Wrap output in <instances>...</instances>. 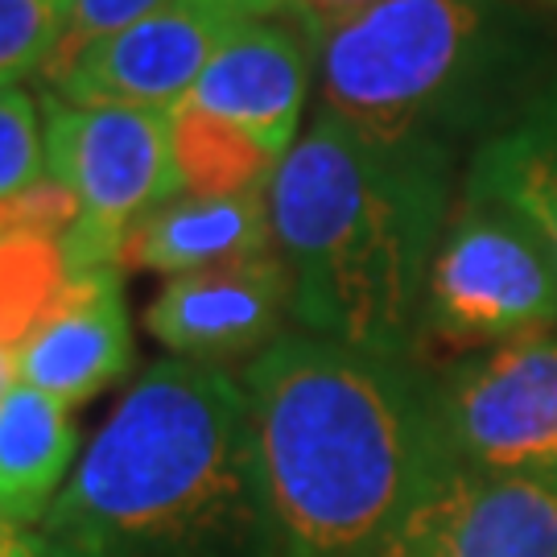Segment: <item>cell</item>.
<instances>
[{"instance_id": "cell-20", "label": "cell", "mask_w": 557, "mask_h": 557, "mask_svg": "<svg viewBox=\"0 0 557 557\" xmlns=\"http://www.w3.org/2000/svg\"><path fill=\"white\" fill-rule=\"evenodd\" d=\"M165 4H174V0H75V4H71L66 38H62V46L54 50V59H50L46 71H54V66H62L66 59H75L79 50H87V46H96V41H103V38H112V34L137 25V21L153 17ZM46 71H41V75H46Z\"/></svg>"}, {"instance_id": "cell-7", "label": "cell", "mask_w": 557, "mask_h": 557, "mask_svg": "<svg viewBox=\"0 0 557 557\" xmlns=\"http://www.w3.org/2000/svg\"><path fill=\"white\" fill-rule=\"evenodd\" d=\"M450 462L557 487V331L475 351L430 384Z\"/></svg>"}, {"instance_id": "cell-15", "label": "cell", "mask_w": 557, "mask_h": 557, "mask_svg": "<svg viewBox=\"0 0 557 557\" xmlns=\"http://www.w3.org/2000/svg\"><path fill=\"white\" fill-rule=\"evenodd\" d=\"M467 195L492 199L529 223L557 260V120H533L479 149Z\"/></svg>"}, {"instance_id": "cell-9", "label": "cell", "mask_w": 557, "mask_h": 557, "mask_svg": "<svg viewBox=\"0 0 557 557\" xmlns=\"http://www.w3.org/2000/svg\"><path fill=\"white\" fill-rule=\"evenodd\" d=\"M294 314V277L281 252L232 260L161 285L145 310V331L174 359L227 363L273 347Z\"/></svg>"}, {"instance_id": "cell-21", "label": "cell", "mask_w": 557, "mask_h": 557, "mask_svg": "<svg viewBox=\"0 0 557 557\" xmlns=\"http://www.w3.org/2000/svg\"><path fill=\"white\" fill-rule=\"evenodd\" d=\"M380 0H289V9H298L301 17L310 21L319 34L326 29H335L343 21L359 17V13H368V9H376Z\"/></svg>"}, {"instance_id": "cell-5", "label": "cell", "mask_w": 557, "mask_h": 557, "mask_svg": "<svg viewBox=\"0 0 557 557\" xmlns=\"http://www.w3.org/2000/svg\"><path fill=\"white\" fill-rule=\"evenodd\" d=\"M46 170L79 207L62 236L66 273L120 269L124 239L149 211L178 199L174 124L161 108H79L59 96L41 100Z\"/></svg>"}, {"instance_id": "cell-3", "label": "cell", "mask_w": 557, "mask_h": 557, "mask_svg": "<svg viewBox=\"0 0 557 557\" xmlns=\"http://www.w3.org/2000/svg\"><path fill=\"white\" fill-rule=\"evenodd\" d=\"M269 202L301 331L380 359L413 356L446 211L438 153L380 149L322 112L285 153Z\"/></svg>"}, {"instance_id": "cell-19", "label": "cell", "mask_w": 557, "mask_h": 557, "mask_svg": "<svg viewBox=\"0 0 557 557\" xmlns=\"http://www.w3.org/2000/svg\"><path fill=\"white\" fill-rule=\"evenodd\" d=\"M46 178L50 170L38 103L21 83L0 87V202L17 199Z\"/></svg>"}, {"instance_id": "cell-6", "label": "cell", "mask_w": 557, "mask_h": 557, "mask_svg": "<svg viewBox=\"0 0 557 557\" xmlns=\"http://www.w3.org/2000/svg\"><path fill=\"white\" fill-rule=\"evenodd\" d=\"M557 326V260L508 207L467 195L430 264L421 338L492 351Z\"/></svg>"}, {"instance_id": "cell-13", "label": "cell", "mask_w": 557, "mask_h": 557, "mask_svg": "<svg viewBox=\"0 0 557 557\" xmlns=\"http://www.w3.org/2000/svg\"><path fill=\"white\" fill-rule=\"evenodd\" d=\"M264 252H277L269 190L178 195L133 227V236L124 239L120 264H133L140 273L182 277Z\"/></svg>"}, {"instance_id": "cell-11", "label": "cell", "mask_w": 557, "mask_h": 557, "mask_svg": "<svg viewBox=\"0 0 557 557\" xmlns=\"http://www.w3.org/2000/svg\"><path fill=\"white\" fill-rule=\"evenodd\" d=\"M137 343L116 264L71 273L54 306L41 314L13 356L17 380L66 409L96 400L103 388L133 372Z\"/></svg>"}, {"instance_id": "cell-2", "label": "cell", "mask_w": 557, "mask_h": 557, "mask_svg": "<svg viewBox=\"0 0 557 557\" xmlns=\"http://www.w3.org/2000/svg\"><path fill=\"white\" fill-rule=\"evenodd\" d=\"M38 541L41 557H281L244 380L195 359L145 368Z\"/></svg>"}, {"instance_id": "cell-8", "label": "cell", "mask_w": 557, "mask_h": 557, "mask_svg": "<svg viewBox=\"0 0 557 557\" xmlns=\"http://www.w3.org/2000/svg\"><path fill=\"white\" fill-rule=\"evenodd\" d=\"M239 13L220 0H174L46 71L50 96L79 108H161L182 103L207 62L232 38Z\"/></svg>"}, {"instance_id": "cell-23", "label": "cell", "mask_w": 557, "mask_h": 557, "mask_svg": "<svg viewBox=\"0 0 557 557\" xmlns=\"http://www.w3.org/2000/svg\"><path fill=\"white\" fill-rule=\"evenodd\" d=\"M220 4H227L232 13H239V17H281L285 9H289V0H220Z\"/></svg>"}, {"instance_id": "cell-17", "label": "cell", "mask_w": 557, "mask_h": 557, "mask_svg": "<svg viewBox=\"0 0 557 557\" xmlns=\"http://www.w3.org/2000/svg\"><path fill=\"white\" fill-rule=\"evenodd\" d=\"M66 277L59 236L0 232V347L9 356H17L41 314L54 306Z\"/></svg>"}, {"instance_id": "cell-4", "label": "cell", "mask_w": 557, "mask_h": 557, "mask_svg": "<svg viewBox=\"0 0 557 557\" xmlns=\"http://www.w3.org/2000/svg\"><path fill=\"white\" fill-rule=\"evenodd\" d=\"M475 0H380L322 34V112L380 149L421 145L479 50Z\"/></svg>"}, {"instance_id": "cell-1", "label": "cell", "mask_w": 557, "mask_h": 557, "mask_svg": "<svg viewBox=\"0 0 557 557\" xmlns=\"http://www.w3.org/2000/svg\"><path fill=\"white\" fill-rule=\"evenodd\" d=\"M281 557H388L450 467L430 380L289 331L244 368Z\"/></svg>"}, {"instance_id": "cell-10", "label": "cell", "mask_w": 557, "mask_h": 557, "mask_svg": "<svg viewBox=\"0 0 557 557\" xmlns=\"http://www.w3.org/2000/svg\"><path fill=\"white\" fill-rule=\"evenodd\" d=\"M388 557H557V487L450 462Z\"/></svg>"}, {"instance_id": "cell-18", "label": "cell", "mask_w": 557, "mask_h": 557, "mask_svg": "<svg viewBox=\"0 0 557 557\" xmlns=\"http://www.w3.org/2000/svg\"><path fill=\"white\" fill-rule=\"evenodd\" d=\"M75 0H0V87L41 75L66 38Z\"/></svg>"}, {"instance_id": "cell-16", "label": "cell", "mask_w": 557, "mask_h": 557, "mask_svg": "<svg viewBox=\"0 0 557 557\" xmlns=\"http://www.w3.org/2000/svg\"><path fill=\"white\" fill-rule=\"evenodd\" d=\"M170 124H174L182 195H244V190H269L277 178L281 158L195 103H174Z\"/></svg>"}, {"instance_id": "cell-14", "label": "cell", "mask_w": 557, "mask_h": 557, "mask_svg": "<svg viewBox=\"0 0 557 557\" xmlns=\"http://www.w3.org/2000/svg\"><path fill=\"white\" fill-rule=\"evenodd\" d=\"M75 446L71 409L17 380L0 400V520L41 524L71 479Z\"/></svg>"}, {"instance_id": "cell-22", "label": "cell", "mask_w": 557, "mask_h": 557, "mask_svg": "<svg viewBox=\"0 0 557 557\" xmlns=\"http://www.w3.org/2000/svg\"><path fill=\"white\" fill-rule=\"evenodd\" d=\"M0 557H41L38 529H21L0 520Z\"/></svg>"}, {"instance_id": "cell-24", "label": "cell", "mask_w": 557, "mask_h": 557, "mask_svg": "<svg viewBox=\"0 0 557 557\" xmlns=\"http://www.w3.org/2000/svg\"><path fill=\"white\" fill-rule=\"evenodd\" d=\"M17 384V368H13V356L0 347V400H4V393Z\"/></svg>"}, {"instance_id": "cell-12", "label": "cell", "mask_w": 557, "mask_h": 557, "mask_svg": "<svg viewBox=\"0 0 557 557\" xmlns=\"http://www.w3.org/2000/svg\"><path fill=\"white\" fill-rule=\"evenodd\" d=\"M310 87V46L273 17L239 21L207 62L186 103L260 140L273 158L298 145V120Z\"/></svg>"}]
</instances>
